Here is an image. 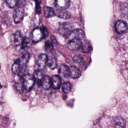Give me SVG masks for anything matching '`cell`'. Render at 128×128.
Returning <instances> with one entry per match:
<instances>
[{"instance_id":"484cf974","label":"cell","mask_w":128,"mask_h":128,"mask_svg":"<svg viewBox=\"0 0 128 128\" xmlns=\"http://www.w3.org/2000/svg\"><path fill=\"white\" fill-rule=\"evenodd\" d=\"M80 49L83 52H88L91 50L92 47L89 44L85 43L84 44H82Z\"/></svg>"},{"instance_id":"7402d4cb","label":"cell","mask_w":128,"mask_h":128,"mask_svg":"<svg viewBox=\"0 0 128 128\" xmlns=\"http://www.w3.org/2000/svg\"><path fill=\"white\" fill-rule=\"evenodd\" d=\"M33 76L34 77L35 81L36 82L38 83L41 84V82H42V78L44 77L42 76L41 70H40L39 69L36 70L34 72Z\"/></svg>"},{"instance_id":"f546056e","label":"cell","mask_w":128,"mask_h":128,"mask_svg":"<svg viewBox=\"0 0 128 128\" xmlns=\"http://www.w3.org/2000/svg\"><path fill=\"white\" fill-rule=\"evenodd\" d=\"M36 3H38V4H40L42 2V0H34Z\"/></svg>"},{"instance_id":"ac0fdd59","label":"cell","mask_w":128,"mask_h":128,"mask_svg":"<svg viewBox=\"0 0 128 128\" xmlns=\"http://www.w3.org/2000/svg\"><path fill=\"white\" fill-rule=\"evenodd\" d=\"M114 124L116 128H124L125 120L120 116H116L114 118Z\"/></svg>"},{"instance_id":"5bb4252c","label":"cell","mask_w":128,"mask_h":128,"mask_svg":"<svg viewBox=\"0 0 128 128\" xmlns=\"http://www.w3.org/2000/svg\"><path fill=\"white\" fill-rule=\"evenodd\" d=\"M81 76L80 71L79 69L74 66H72L70 68V76L73 78H78Z\"/></svg>"},{"instance_id":"4fadbf2b","label":"cell","mask_w":128,"mask_h":128,"mask_svg":"<svg viewBox=\"0 0 128 128\" xmlns=\"http://www.w3.org/2000/svg\"><path fill=\"white\" fill-rule=\"evenodd\" d=\"M47 64L51 69H54L57 66V60L56 58L52 54H49L48 56Z\"/></svg>"},{"instance_id":"9c48e42d","label":"cell","mask_w":128,"mask_h":128,"mask_svg":"<svg viewBox=\"0 0 128 128\" xmlns=\"http://www.w3.org/2000/svg\"><path fill=\"white\" fill-rule=\"evenodd\" d=\"M44 38V36L40 28H35L32 32V40L34 42H38Z\"/></svg>"},{"instance_id":"8fae6325","label":"cell","mask_w":128,"mask_h":128,"mask_svg":"<svg viewBox=\"0 0 128 128\" xmlns=\"http://www.w3.org/2000/svg\"><path fill=\"white\" fill-rule=\"evenodd\" d=\"M56 14L58 16L63 19H68L71 16L70 13L64 9H56Z\"/></svg>"},{"instance_id":"6da1fadb","label":"cell","mask_w":128,"mask_h":128,"mask_svg":"<svg viewBox=\"0 0 128 128\" xmlns=\"http://www.w3.org/2000/svg\"><path fill=\"white\" fill-rule=\"evenodd\" d=\"M34 78L32 75L30 74H26L24 75L23 78L22 85L24 88L26 90H30L33 87L34 84Z\"/></svg>"},{"instance_id":"44dd1931","label":"cell","mask_w":128,"mask_h":128,"mask_svg":"<svg viewBox=\"0 0 128 128\" xmlns=\"http://www.w3.org/2000/svg\"><path fill=\"white\" fill-rule=\"evenodd\" d=\"M72 60L76 64L79 66H82L84 64V58L79 54L74 55L72 58Z\"/></svg>"},{"instance_id":"d4e9b609","label":"cell","mask_w":128,"mask_h":128,"mask_svg":"<svg viewBox=\"0 0 128 128\" xmlns=\"http://www.w3.org/2000/svg\"><path fill=\"white\" fill-rule=\"evenodd\" d=\"M44 48H45L46 50L48 52H50L52 50L54 47H53V46H52V42L50 41L46 40L45 42Z\"/></svg>"},{"instance_id":"cb8c5ba5","label":"cell","mask_w":128,"mask_h":128,"mask_svg":"<svg viewBox=\"0 0 128 128\" xmlns=\"http://www.w3.org/2000/svg\"><path fill=\"white\" fill-rule=\"evenodd\" d=\"M31 42L32 40H30V38H25L24 39H23L22 42L21 44L22 48L24 50L25 48H28L30 46Z\"/></svg>"},{"instance_id":"277c9868","label":"cell","mask_w":128,"mask_h":128,"mask_svg":"<svg viewBox=\"0 0 128 128\" xmlns=\"http://www.w3.org/2000/svg\"><path fill=\"white\" fill-rule=\"evenodd\" d=\"M24 8L21 6H18L16 8L13 12V18L14 20L16 23L20 22L24 18Z\"/></svg>"},{"instance_id":"30bf717a","label":"cell","mask_w":128,"mask_h":128,"mask_svg":"<svg viewBox=\"0 0 128 128\" xmlns=\"http://www.w3.org/2000/svg\"><path fill=\"white\" fill-rule=\"evenodd\" d=\"M70 4V0H55V5L57 9L68 8Z\"/></svg>"},{"instance_id":"83f0119b","label":"cell","mask_w":128,"mask_h":128,"mask_svg":"<svg viewBox=\"0 0 128 128\" xmlns=\"http://www.w3.org/2000/svg\"><path fill=\"white\" fill-rule=\"evenodd\" d=\"M40 28H41V30L42 31V34L44 36V38H45L48 35V30L46 28L45 26H42Z\"/></svg>"},{"instance_id":"9a60e30c","label":"cell","mask_w":128,"mask_h":128,"mask_svg":"<svg viewBox=\"0 0 128 128\" xmlns=\"http://www.w3.org/2000/svg\"><path fill=\"white\" fill-rule=\"evenodd\" d=\"M60 74L64 78L70 76V68L66 64H62L59 68Z\"/></svg>"},{"instance_id":"8992f818","label":"cell","mask_w":128,"mask_h":128,"mask_svg":"<svg viewBox=\"0 0 128 128\" xmlns=\"http://www.w3.org/2000/svg\"><path fill=\"white\" fill-rule=\"evenodd\" d=\"M84 36V32L81 29H74L70 32V35L68 37V40L71 39H79L81 40Z\"/></svg>"},{"instance_id":"ba28073f","label":"cell","mask_w":128,"mask_h":128,"mask_svg":"<svg viewBox=\"0 0 128 128\" xmlns=\"http://www.w3.org/2000/svg\"><path fill=\"white\" fill-rule=\"evenodd\" d=\"M47 60L48 56L46 54H42L39 55L37 60V65L39 70H42L44 69L47 64Z\"/></svg>"},{"instance_id":"f1b7e54d","label":"cell","mask_w":128,"mask_h":128,"mask_svg":"<svg viewBox=\"0 0 128 128\" xmlns=\"http://www.w3.org/2000/svg\"><path fill=\"white\" fill-rule=\"evenodd\" d=\"M36 11L38 14H40L41 12V8L40 4L36 3Z\"/></svg>"},{"instance_id":"3957f363","label":"cell","mask_w":128,"mask_h":128,"mask_svg":"<svg viewBox=\"0 0 128 128\" xmlns=\"http://www.w3.org/2000/svg\"><path fill=\"white\" fill-rule=\"evenodd\" d=\"M82 42L81 40L71 39L70 40L67 44L68 48L71 50H77L81 48Z\"/></svg>"},{"instance_id":"e0dca14e","label":"cell","mask_w":128,"mask_h":128,"mask_svg":"<svg viewBox=\"0 0 128 128\" xmlns=\"http://www.w3.org/2000/svg\"><path fill=\"white\" fill-rule=\"evenodd\" d=\"M42 88L45 90H48L51 86V80L48 76H44L41 82Z\"/></svg>"},{"instance_id":"7c38bea8","label":"cell","mask_w":128,"mask_h":128,"mask_svg":"<svg viewBox=\"0 0 128 128\" xmlns=\"http://www.w3.org/2000/svg\"><path fill=\"white\" fill-rule=\"evenodd\" d=\"M62 84L60 78L58 76H54L51 79V86L54 89L59 88Z\"/></svg>"},{"instance_id":"4dcf8cb0","label":"cell","mask_w":128,"mask_h":128,"mask_svg":"<svg viewBox=\"0 0 128 128\" xmlns=\"http://www.w3.org/2000/svg\"><path fill=\"white\" fill-rule=\"evenodd\" d=\"M2 88V85H1V84H0V88Z\"/></svg>"},{"instance_id":"d6986e66","label":"cell","mask_w":128,"mask_h":128,"mask_svg":"<svg viewBox=\"0 0 128 128\" xmlns=\"http://www.w3.org/2000/svg\"><path fill=\"white\" fill-rule=\"evenodd\" d=\"M12 72L14 74H18L20 73L22 70L21 64L18 59L16 60L12 66Z\"/></svg>"},{"instance_id":"52a82bcc","label":"cell","mask_w":128,"mask_h":128,"mask_svg":"<svg viewBox=\"0 0 128 128\" xmlns=\"http://www.w3.org/2000/svg\"><path fill=\"white\" fill-rule=\"evenodd\" d=\"M29 58H30V55L28 52L26 50H23L20 52L19 58H18L21 64L22 70H24V68H25L26 64L29 60Z\"/></svg>"},{"instance_id":"7a4b0ae2","label":"cell","mask_w":128,"mask_h":128,"mask_svg":"<svg viewBox=\"0 0 128 128\" xmlns=\"http://www.w3.org/2000/svg\"><path fill=\"white\" fill-rule=\"evenodd\" d=\"M72 30V24L67 22L60 23L58 27L59 32L66 38H68Z\"/></svg>"},{"instance_id":"603a6c76","label":"cell","mask_w":128,"mask_h":128,"mask_svg":"<svg viewBox=\"0 0 128 128\" xmlns=\"http://www.w3.org/2000/svg\"><path fill=\"white\" fill-rule=\"evenodd\" d=\"M72 89V85L69 82H65L62 86V90L64 93L70 92Z\"/></svg>"},{"instance_id":"5b68a950","label":"cell","mask_w":128,"mask_h":128,"mask_svg":"<svg viewBox=\"0 0 128 128\" xmlns=\"http://www.w3.org/2000/svg\"><path fill=\"white\" fill-rule=\"evenodd\" d=\"M115 28L116 32L118 34H122L128 30V26L127 24L124 21L118 20L116 23Z\"/></svg>"},{"instance_id":"ffe728a7","label":"cell","mask_w":128,"mask_h":128,"mask_svg":"<svg viewBox=\"0 0 128 128\" xmlns=\"http://www.w3.org/2000/svg\"><path fill=\"white\" fill-rule=\"evenodd\" d=\"M44 15L46 18H51L54 16L56 14V12L54 10L50 7L44 6Z\"/></svg>"},{"instance_id":"4316f807","label":"cell","mask_w":128,"mask_h":128,"mask_svg":"<svg viewBox=\"0 0 128 128\" xmlns=\"http://www.w3.org/2000/svg\"><path fill=\"white\" fill-rule=\"evenodd\" d=\"M6 2L10 7L13 8L18 5V0H6Z\"/></svg>"},{"instance_id":"2e32d148","label":"cell","mask_w":128,"mask_h":128,"mask_svg":"<svg viewBox=\"0 0 128 128\" xmlns=\"http://www.w3.org/2000/svg\"><path fill=\"white\" fill-rule=\"evenodd\" d=\"M14 44L15 46H19L21 44L23 40L22 34L20 31L17 30L14 34Z\"/></svg>"}]
</instances>
